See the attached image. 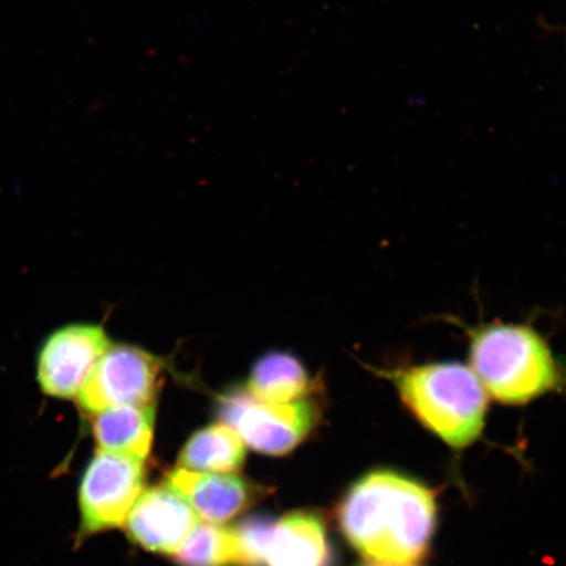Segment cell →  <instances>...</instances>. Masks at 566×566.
I'll use <instances>...</instances> for the list:
<instances>
[{
    "label": "cell",
    "instance_id": "cell-1",
    "mask_svg": "<svg viewBox=\"0 0 566 566\" xmlns=\"http://www.w3.org/2000/svg\"><path fill=\"white\" fill-rule=\"evenodd\" d=\"M338 518L360 555L380 565H410L427 554L433 537L436 499L400 473L371 472L352 488Z\"/></svg>",
    "mask_w": 566,
    "mask_h": 566
},
{
    "label": "cell",
    "instance_id": "cell-2",
    "mask_svg": "<svg viewBox=\"0 0 566 566\" xmlns=\"http://www.w3.org/2000/svg\"><path fill=\"white\" fill-rule=\"evenodd\" d=\"M470 367L488 396L522 406L562 391L566 369L541 334L523 324H484L470 332Z\"/></svg>",
    "mask_w": 566,
    "mask_h": 566
},
{
    "label": "cell",
    "instance_id": "cell-3",
    "mask_svg": "<svg viewBox=\"0 0 566 566\" xmlns=\"http://www.w3.org/2000/svg\"><path fill=\"white\" fill-rule=\"evenodd\" d=\"M380 374L409 412L451 448H467L483 433L488 394L470 366L429 363Z\"/></svg>",
    "mask_w": 566,
    "mask_h": 566
},
{
    "label": "cell",
    "instance_id": "cell-4",
    "mask_svg": "<svg viewBox=\"0 0 566 566\" xmlns=\"http://www.w3.org/2000/svg\"><path fill=\"white\" fill-rule=\"evenodd\" d=\"M145 484V459L98 449L82 479V534L125 525Z\"/></svg>",
    "mask_w": 566,
    "mask_h": 566
},
{
    "label": "cell",
    "instance_id": "cell-5",
    "mask_svg": "<svg viewBox=\"0 0 566 566\" xmlns=\"http://www.w3.org/2000/svg\"><path fill=\"white\" fill-rule=\"evenodd\" d=\"M235 531L243 566H328L327 535L316 515L251 520Z\"/></svg>",
    "mask_w": 566,
    "mask_h": 566
},
{
    "label": "cell",
    "instance_id": "cell-6",
    "mask_svg": "<svg viewBox=\"0 0 566 566\" xmlns=\"http://www.w3.org/2000/svg\"><path fill=\"white\" fill-rule=\"evenodd\" d=\"M219 416L253 450L282 455L314 428L316 409L307 400L271 405L248 391H232L221 399Z\"/></svg>",
    "mask_w": 566,
    "mask_h": 566
},
{
    "label": "cell",
    "instance_id": "cell-7",
    "mask_svg": "<svg viewBox=\"0 0 566 566\" xmlns=\"http://www.w3.org/2000/svg\"><path fill=\"white\" fill-rule=\"evenodd\" d=\"M160 374V359L151 353L138 346L111 345L77 399L92 415L112 407L153 406Z\"/></svg>",
    "mask_w": 566,
    "mask_h": 566
},
{
    "label": "cell",
    "instance_id": "cell-8",
    "mask_svg": "<svg viewBox=\"0 0 566 566\" xmlns=\"http://www.w3.org/2000/svg\"><path fill=\"white\" fill-rule=\"evenodd\" d=\"M111 342L101 325H67L45 339L38 359L42 392L55 399L80 396Z\"/></svg>",
    "mask_w": 566,
    "mask_h": 566
},
{
    "label": "cell",
    "instance_id": "cell-9",
    "mask_svg": "<svg viewBox=\"0 0 566 566\" xmlns=\"http://www.w3.org/2000/svg\"><path fill=\"white\" fill-rule=\"evenodd\" d=\"M125 523L134 543L159 554L176 555L197 526L198 515L167 484L142 493Z\"/></svg>",
    "mask_w": 566,
    "mask_h": 566
},
{
    "label": "cell",
    "instance_id": "cell-10",
    "mask_svg": "<svg viewBox=\"0 0 566 566\" xmlns=\"http://www.w3.org/2000/svg\"><path fill=\"white\" fill-rule=\"evenodd\" d=\"M168 485L179 492L202 520L221 525L250 505L252 488L243 479L224 473L177 469L169 473Z\"/></svg>",
    "mask_w": 566,
    "mask_h": 566
},
{
    "label": "cell",
    "instance_id": "cell-11",
    "mask_svg": "<svg viewBox=\"0 0 566 566\" xmlns=\"http://www.w3.org/2000/svg\"><path fill=\"white\" fill-rule=\"evenodd\" d=\"M155 407L122 406L94 413V436L98 449L146 459L150 454Z\"/></svg>",
    "mask_w": 566,
    "mask_h": 566
},
{
    "label": "cell",
    "instance_id": "cell-12",
    "mask_svg": "<svg viewBox=\"0 0 566 566\" xmlns=\"http://www.w3.org/2000/svg\"><path fill=\"white\" fill-rule=\"evenodd\" d=\"M314 388L313 379L298 358L285 352H272L253 365L247 391L271 405H292L303 401Z\"/></svg>",
    "mask_w": 566,
    "mask_h": 566
},
{
    "label": "cell",
    "instance_id": "cell-13",
    "mask_svg": "<svg viewBox=\"0 0 566 566\" xmlns=\"http://www.w3.org/2000/svg\"><path fill=\"white\" fill-rule=\"evenodd\" d=\"M245 458V446L235 430L221 422L205 428L182 449L181 469L203 473L238 471Z\"/></svg>",
    "mask_w": 566,
    "mask_h": 566
},
{
    "label": "cell",
    "instance_id": "cell-14",
    "mask_svg": "<svg viewBox=\"0 0 566 566\" xmlns=\"http://www.w3.org/2000/svg\"><path fill=\"white\" fill-rule=\"evenodd\" d=\"M181 566H240L237 531L214 523H197L175 555Z\"/></svg>",
    "mask_w": 566,
    "mask_h": 566
},
{
    "label": "cell",
    "instance_id": "cell-15",
    "mask_svg": "<svg viewBox=\"0 0 566 566\" xmlns=\"http://www.w3.org/2000/svg\"><path fill=\"white\" fill-rule=\"evenodd\" d=\"M375 566H409V565H375Z\"/></svg>",
    "mask_w": 566,
    "mask_h": 566
}]
</instances>
